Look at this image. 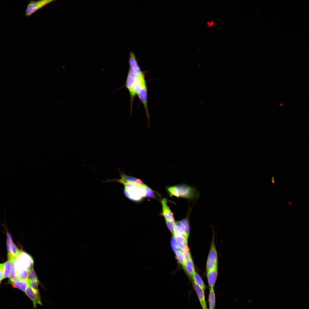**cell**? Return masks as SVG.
I'll list each match as a JSON object with an SVG mask.
<instances>
[{
  "instance_id": "6da1fadb",
  "label": "cell",
  "mask_w": 309,
  "mask_h": 309,
  "mask_svg": "<svg viewBox=\"0 0 309 309\" xmlns=\"http://www.w3.org/2000/svg\"><path fill=\"white\" fill-rule=\"evenodd\" d=\"M119 182L124 186L125 195L129 199L139 201L146 197V191L145 184L141 185L134 181H127L120 179Z\"/></svg>"
},
{
  "instance_id": "7a4b0ae2",
  "label": "cell",
  "mask_w": 309,
  "mask_h": 309,
  "mask_svg": "<svg viewBox=\"0 0 309 309\" xmlns=\"http://www.w3.org/2000/svg\"><path fill=\"white\" fill-rule=\"evenodd\" d=\"M33 260L32 257L27 253L22 251L15 261V267L16 273L25 270L29 272L33 268Z\"/></svg>"
},
{
  "instance_id": "3957f363",
  "label": "cell",
  "mask_w": 309,
  "mask_h": 309,
  "mask_svg": "<svg viewBox=\"0 0 309 309\" xmlns=\"http://www.w3.org/2000/svg\"><path fill=\"white\" fill-rule=\"evenodd\" d=\"M179 197H182L189 199H194L199 196V193L195 188L185 184L176 185Z\"/></svg>"
},
{
  "instance_id": "277c9868",
  "label": "cell",
  "mask_w": 309,
  "mask_h": 309,
  "mask_svg": "<svg viewBox=\"0 0 309 309\" xmlns=\"http://www.w3.org/2000/svg\"><path fill=\"white\" fill-rule=\"evenodd\" d=\"M217 254L213 236L207 258L206 266V272L217 268Z\"/></svg>"
},
{
  "instance_id": "5b68a950",
  "label": "cell",
  "mask_w": 309,
  "mask_h": 309,
  "mask_svg": "<svg viewBox=\"0 0 309 309\" xmlns=\"http://www.w3.org/2000/svg\"><path fill=\"white\" fill-rule=\"evenodd\" d=\"M53 0H42L30 1L25 10V15L29 17L47 4L54 1Z\"/></svg>"
},
{
  "instance_id": "8992f818",
  "label": "cell",
  "mask_w": 309,
  "mask_h": 309,
  "mask_svg": "<svg viewBox=\"0 0 309 309\" xmlns=\"http://www.w3.org/2000/svg\"><path fill=\"white\" fill-rule=\"evenodd\" d=\"M25 293L33 303L34 308H37V304L42 305L39 290L33 288L30 284L26 288Z\"/></svg>"
},
{
  "instance_id": "52a82bcc",
  "label": "cell",
  "mask_w": 309,
  "mask_h": 309,
  "mask_svg": "<svg viewBox=\"0 0 309 309\" xmlns=\"http://www.w3.org/2000/svg\"><path fill=\"white\" fill-rule=\"evenodd\" d=\"M146 86V84L143 74L137 76L132 91L130 94L131 103H132L136 95L137 94L141 89Z\"/></svg>"
},
{
  "instance_id": "ba28073f",
  "label": "cell",
  "mask_w": 309,
  "mask_h": 309,
  "mask_svg": "<svg viewBox=\"0 0 309 309\" xmlns=\"http://www.w3.org/2000/svg\"><path fill=\"white\" fill-rule=\"evenodd\" d=\"M174 236L180 249L183 252L189 251L187 245L188 237L185 235L174 234Z\"/></svg>"
},
{
  "instance_id": "9c48e42d",
  "label": "cell",
  "mask_w": 309,
  "mask_h": 309,
  "mask_svg": "<svg viewBox=\"0 0 309 309\" xmlns=\"http://www.w3.org/2000/svg\"><path fill=\"white\" fill-rule=\"evenodd\" d=\"M129 63L130 69L135 74L140 76L143 74L138 66L135 56L134 53L131 52L130 55Z\"/></svg>"
},
{
  "instance_id": "30bf717a",
  "label": "cell",
  "mask_w": 309,
  "mask_h": 309,
  "mask_svg": "<svg viewBox=\"0 0 309 309\" xmlns=\"http://www.w3.org/2000/svg\"><path fill=\"white\" fill-rule=\"evenodd\" d=\"M161 203L163 207L162 215L165 217L166 221H174V217L169 207L167 205L166 199L165 198L161 200Z\"/></svg>"
},
{
  "instance_id": "8fae6325",
  "label": "cell",
  "mask_w": 309,
  "mask_h": 309,
  "mask_svg": "<svg viewBox=\"0 0 309 309\" xmlns=\"http://www.w3.org/2000/svg\"><path fill=\"white\" fill-rule=\"evenodd\" d=\"M138 97L143 104L145 108L148 122V126H149V116L148 112L147 102V89L146 86L145 87L137 93Z\"/></svg>"
},
{
  "instance_id": "7c38bea8",
  "label": "cell",
  "mask_w": 309,
  "mask_h": 309,
  "mask_svg": "<svg viewBox=\"0 0 309 309\" xmlns=\"http://www.w3.org/2000/svg\"><path fill=\"white\" fill-rule=\"evenodd\" d=\"M217 268L207 272V278L209 288H214L215 286L218 275Z\"/></svg>"
},
{
  "instance_id": "4fadbf2b",
  "label": "cell",
  "mask_w": 309,
  "mask_h": 309,
  "mask_svg": "<svg viewBox=\"0 0 309 309\" xmlns=\"http://www.w3.org/2000/svg\"><path fill=\"white\" fill-rule=\"evenodd\" d=\"M194 287L202 309H208L206 304L204 291L195 283Z\"/></svg>"
},
{
  "instance_id": "5bb4252c",
  "label": "cell",
  "mask_w": 309,
  "mask_h": 309,
  "mask_svg": "<svg viewBox=\"0 0 309 309\" xmlns=\"http://www.w3.org/2000/svg\"><path fill=\"white\" fill-rule=\"evenodd\" d=\"M137 76L129 69L126 82V86L130 93L131 92L133 86Z\"/></svg>"
},
{
  "instance_id": "9a60e30c",
  "label": "cell",
  "mask_w": 309,
  "mask_h": 309,
  "mask_svg": "<svg viewBox=\"0 0 309 309\" xmlns=\"http://www.w3.org/2000/svg\"><path fill=\"white\" fill-rule=\"evenodd\" d=\"M175 225L180 227L188 237L189 234L190 228L189 221L187 218L176 222L175 223Z\"/></svg>"
},
{
  "instance_id": "2e32d148",
  "label": "cell",
  "mask_w": 309,
  "mask_h": 309,
  "mask_svg": "<svg viewBox=\"0 0 309 309\" xmlns=\"http://www.w3.org/2000/svg\"><path fill=\"white\" fill-rule=\"evenodd\" d=\"M9 248L10 251L11 257L9 260L11 261L15 260L17 257L20 254L22 251L19 250L13 243L12 239L9 243Z\"/></svg>"
},
{
  "instance_id": "e0dca14e",
  "label": "cell",
  "mask_w": 309,
  "mask_h": 309,
  "mask_svg": "<svg viewBox=\"0 0 309 309\" xmlns=\"http://www.w3.org/2000/svg\"><path fill=\"white\" fill-rule=\"evenodd\" d=\"M13 287L18 288L25 292L26 288L29 284V281L27 280H17L11 284Z\"/></svg>"
},
{
  "instance_id": "ac0fdd59",
  "label": "cell",
  "mask_w": 309,
  "mask_h": 309,
  "mask_svg": "<svg viewBox=\"0 0 309 309\" xmlns=\"http://www.w3.org/2000/svg\"><path fill=\"white\" fill-rule=\"evenodd\" d=\"M183 265L188 274L192 277L195 272L194 263L192 258L186 261Z\"/></svg>"
},
{
  "instance_id": "d6986e66",
  "label": "cell",
  "mask_w": 309,
  "mask_h": 309,
  "mask_svg": "<svg viewBox=\"0 0 309 309\" xmlns=\"http://www.w3.org/2000/svg\"><path fill=\"white\" fill-rule=\"evenodd\" d=\"M195 283L204 292L206 286L200 275L195 271L191 277Z\"/></svg>"
},
{
  "instance_id": "ffe728a7",
  "label": "cell",
  "mask_w": 309,
  "mask_h": 309,
  "mask_svg": "<svg viewBox=\"0 0 309 309\" xmlns=\"http://www.w3.org/2000/svg\"><path fill=\"white\" fill-rule=\"evenodd\" d=\"M208 301L209 309H215V298L214 288H209Z\"/></svg>"
},
{
  "instance_id": "44dd1931",
  "label": "cell",
  "mask_w": 309,
  "mask_h": 309,
  "mask_svg": "<svg viewBox=\"0 0 309 309\" xmlns=\"http://www.w3.org/2000/svg\"><path fill=\"white\" fill-rule=\"evenodd\" d=\"M15 260L11 261L10 274L9 277V280L11 284L18 280L16 277V272L15 267Z\"/></svg>"
},
{
  "instance_id": "7402d4cb",
  "label": "cell",
  "mask_w": 309,
  "mask_h": 309,
  "mask_svg": "<svg viewBox=\"0 0 309 309\" xmlns=\"http://www.w3.org/2000/svg\"><path fill=\"white\" fill-rule=\"evenodd\" d=\"M11 261L9 260L5 262L4 264L3 272L4 278L9 277L10 274V268Z\"/></svg>"
},
{
  "instance_id": "603a6c76",
  "label": "cell",
  "mask_w": 309,
  "mask_h": 309,
  "mask_svg": "<svg viewBox=\"0 0 309 309\" xmlns=\"http://www.w3.org/2000/svg\"><path fill=\"white\" fill-rule=\"evenodd\" d=\"M29 272L25 270L20 272H17L16 277L18 280H27L28 279Z\"/></svg>"
},
{
  "instance_id": "cb8c5ba5",
  "label": "cell",
  "mask_w": 309,
  "mask_h": 309,
  "mask_svg": "<svg viewBox=\"0 0 309 309\" xmlns=\"http://www.w3.org/2000/svg\"><path fill=\"white\" fill-rule=\"evenodd\" d=\"M176 258L179 262L181 264L183 265L186 261L183 252L179 250L175 252Z\"/></svg>"
},
{
  "instance_id": "d4e9b609",
  "label": "cell",
  "mask_w": 309,
  "mask_h": 309,
  "mask_svg": "<svg viewBox=\"0 0 309 309\" xmlns=\"http://www.w3.org/2000/svg\"><path fill=\"white\" fill-rule=\"evenodd\" d=\"M167 190L171 196H174L179 197L177 190L176 186L169 187L167 188Z\"/></svg>"
},
{
  "instance_id": "484cf974",
  "label": "cell",
  "mask_w": 309,
  "mask_h": 309,
  "mask_svg": "<svg viewBox=\"0 0 309 309\" xmlns=\"http://www.w3.org/2000/svg\"><path fill=\"white\" fill-rule=\"evenodd\" d=\"M28 279L29 282L34 281H39L33 268H32L29 272Z\"/></svg>"
},
{
  "instance_id": "4316f807",
  "label": "cell",
  "mask_w": 309,
  "mask_h": 309,
  "mask_svg": "<svg viewBox=\"0 0 309 309\" xmlns=\"http://www.w3.org/2000/svg\"><path fill=\"white\" fill-rule=\"evenodd\" d=\"M171 244L172 248L175 253L177 251L180 250L177 245L174 236L172 237Z\"/></svg>"
},
{
  "instance_id": "83f0119b",
  "label": "cell",
  "mask_w": 309,
  "mask_h": 309,
  "mask_svg": "<svg viewBox=\"0 0 309 309\" xmlns=\"http://www.w3.org/2000/svg\"><path fill=\"white\" fill-rule=\"evenodd\" d=\"M7 246L8 253V259H9L11 257L10 251L9 248V244L10 242V241L12 239V238L11 234L8 231H7Z\"/></svg>"
},
{
  "instance_id": "f1b7e54d",
  "label": "cell",
  "mask_w": 309,
  "mask_h": 309,
  "mask_svg": "<svg viewBox=\"0 0 309 309\" xmlns=\"http://www.w3.org/2000/svg\"><path fill=\"white\" fill-rule=\"evenodd\" d=\"M166 224L169 229L171 232L173 234L175 226V223H174V221L172 222L166 221Z\"/></svg>"
},
{
  "instance_id": "f546056e",
  "label": "cell",
  "mask_w": 309,
  "mask_h": 309,
  "mask_svg": "<svg viewBox=\"0 0 309 309\" xmlns=\"http://www.w3.org/2000/svg\"><path fill=\"white\" fill-rule=\"evenodd\" d=\"M146 197L149 198H154L155 197L152 191L147 186L146 188Z\"/></svg>"
},
{
  "instance_id": "4dcf8cb0",
  "label": "cell",
  "mask_w": 309,
  "mask_h": 309,
  "mask_svg": "<svg viewBox=\"0 0 309 309\" xmlns=\"http://www.w3.org/2000/svg\"><path fill=\"white\" fill-rule=\"evenodd\" d=\"M39 283V281H34L29 282V284L33 288L39 290L38 288V284Z\"/></svg>"
},
{
  "instance_id": "1f68e13d",
  "label": "cell",
  "mask_w": 309,
  "mask_h": 309,
  "mask_svg": "<svg viewBox=\"0 0 309 309\" xmlns=\"http://www.w3.org/2000/svg\"><path fill=\"white\" fill-rule=\"evenodd\" d=\"M183 252L186 261L191 258L189 251Z\"/></svg>"
},
{
  "instance_id": "d6a6232c",
  "label": "cell",
  "mask_w": 309,
  "mask_h": 309,
  "mask_svg": "<svg viewBox=\"0 0 309 309\" xmlns=\"http://www.w3.org/2000/svg\"><path fill=\"white\" fill-rule=\"evenodd\" d=\"M3 268L0 269V283L2 280L4 278L3 277Z\"/></svg>"
},
{
  "instance_id": "836d02e7",
  "label": "cell",
  "mask_w": 309,
  "mask_h": 309,
  "mask_svg": "<svg viewBox=\"0 0 309 309\" xmlns=\"http://www.w3.org/2000/svg\"><path fill=\"white\" fill-rule=\"evenodd\" d=\"M3 266H4V264H0V269H1V268H3Z\"/></svg>"
}]
</instances>
